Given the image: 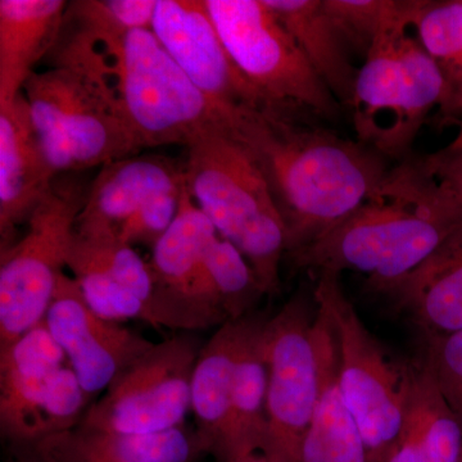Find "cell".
<instances>
[{"label": "cell", "mask_w": 462, "mask_h": 462, "mask_svg": "<svg viewBox=\"0 0 462 462\" xmlns=\"http://www.w3.org/2000/svg\"><path fill=\"white\" fill-rule=\"evenodd\" d=\"M234 134L263 170L287 226V254L311 245L382 188L388 160L358 141L293 116L245 109Z\"/></svg>", "instance_id": "cell-1"}, {"label": "cell", "mask_w": 462, "mask_h": 462, "mask_svg": "<svg viewBox=\"0 0 462 462\" xmlns=\"http://www.w3.org/2000/svg\"><path fill=\"white\" fill-rule=\"evenodd\" d=\"M51 54L53 67L35 72L23 94L53 172L103 167L142 151L116 90L112 60L72 38L60 39Z\"/></svg>", "instance_id": "cell-2"}, {"label": "cell", "mask_w": 462, "mask_h": 462, "mask_svg": "<svg viewBox=\"0 0 462 462\" xmlns=\"http://www.w3.org/2000/svg\"><path fill=\"white\" fill-rule=\"evenodd\" d=\"M419 5L420 0H389L349 103L358 142L398 163L411 156L422 125L446 93L437 63L413 32Z\"/></svg>", "instance_id": "cell-3"}, {"label": "cell", "mask_w": 462, "mask_h": 462, "mask_svg": "<svg viewBox=\"0 0 462 462\" xmlns=\"http://www.w3.org/2000/svg\"><path fill=\"white\" fill-rule=\"evenodd\" d=\"M461 226L442 207L383 182L357 211L289 256L297 266L319 273H364L374 291L391 294Z\"/></svg>", "instance_id": "cell-4"}, {"label": "cell", "mask_w": 462, "mask_h": 462, "mask_svg": "<svg viewBox=\"0 0 462 462\" xmlns=\"http://www.w3.org/2000/svg\"><path fill=\"white\" fill-rule=\"evenodd\" d=\"M187 148L191 199L218 236L239 249L266 294L278 293L287 226L257 161L234 132L207 134Z\"/></svg>", "instance_id": "cell-5"}, {"label": "cell", "mask_w": 462, "mask_h": 462, "mask_svg": "<svg viewBox=\"0 0 462 462\" xmlns=\"http://www.w3.org/2000/svg\"><path fill=\"white\" fill-rule=\"evenodd\" d=\"M115 87L142 149L189 147L207 134L234 132L240 112L190 80L152 30H134L112 51Z\"/></svg>", "instance_id": "cell-6"}, {"label": "cell", "mask_w": 462, "mask_h": 462, "mask_svg": "<svg viewBox=\"0 0 462 462\" xmlns=\"http://www.w3.org/2000/svg\"><path fill=\"white\" fill-rule=\"evenodd\" d=\"M314 300L333 327L340 392L363 434L369 462H385L402 430L416 365L397 360L367 329L343 291L339 273H320Z\"/></svg>", "instance_id": "cell-7"}, {"label": "cell", "mask_w": 462, "mask_h": 462, "mask_svg": "<svg viewBox=\"0 0 462 462\" xmlns=\"http://www.w3.org/2000/svg\"><path fill=\"white\" fill-rule=\"evenodd\" d=\"M206 5L234 65L266 109L329 120L339 115L340 103L263 0H206Z\"/></svg>", "instance_id": "cell-8"}, {"label": "cell", "mask_w": 462, "mask_h": 462, "mask_svg": "<svg viewBox=\"0 0 462 462\" xmlns=\"http://www.w3.org/2000/svg\"><path fill=\"white\" fill-rule=\"evenodd\" d=\"M88 189L56 179L27 221L25 236L0 254V351L44 320L67 267Z\"/></svg>", "instance_id": "cell-9"}, {"label": "cell", "mask_w": 462, "mask_h": 462, "mask_svg": "<svg viewBox=\"0 0 462 462\" xmlns=\"http://www.w3.org/2000/svg\"><path fill=\"white\" fill-rule=\"evenodd\" d=\"M89 402L44 320L0 351V428L14 446L78 427Z\"/></svg>", "instance_id": "cell-10"}, {"label": "cell", "mask_w": 462, "mask_h": 462, "mask_svg": "<svg viewBox=\"0 0 462 462\" xmlns=\"http://www.w3.org/2000/svg\"><path fill=\"white\" fill-rule=\"evenodd\" d=\"M315 318L309 298L298 293L264 321L267 436L263 454L272 462H302L303 439L320 389Z\"/></svg>", "instance_id": "cell-11"}, {"label": "cell", "mask_w": 462, "mask_h": 462, "mask_svg": "<svg viewBox=\"0 0 462 462\" xmlns=\"http://www.w3.org/2000/svg\"><path fill=\"white\" fill-rule=\"evenodd\" d=\"M202 346L190 336L154 343L90 404L80 427L153 434L184 427L191 410V380Z\"/></svg>", "instance_id": "cell-12"}, {"label": "cell", "mask_w": 462, "mask_h": 462, "mask_svg": "<svg viewBox=\"0 0 462 462\" xmlns=\"http://www.w3.org/2000/svg\"><path fill=\"white\" fill-rule=\"evenodd\" d=\"M218 236L185 185L178 216L149 263L170 329H208L227 322L207 281V254Z\"/></svg>", "instance_id": "cell-13"}, {"label": "cell", "mask_w": 462, "mask_h": 462, "mask_svg": "<svg viewBox=\"0 0 462 462\" xmlns=\"http://www.w3.org/2000/svg\"><path fill=\"white\" fill-rule=\"evenodd\" d=\"M44 321L90 400L154 346L120 322L97 315L78 282L66 273L58 282Z\"/></svg>", "instance_id": "cell-14"}, {"label": "cell", "mask_w": 462, "mask_h": 462, "mask_svg": "<svg viewBox=\"0 0 462 462\" xmlns=\"http://www.w3.org/2000/svg\"><path fill=\"white\" fill-rule=\"evenodd\" d=\"M152 32L209 98L233 111L266 109L234 65L206 0H157Z\"/></svg>", "instance_id": "cell-15"}, {"label": "cell", "mask_w": 462, "mask_h": 462, "mask_svg": "<svg viewBox=\"0 0 462 462\" xmlns=\"http://www.w3.org/2000/svg\"><path fill=\"white\" fill-rule=\"evenodd\" d=\"M58 176L33 126L29 103L21 93L0 106V236L2 249L41 205Z\"/></svg>", "instance_id": "cell-16"}, {"label": "cell", "mask_w": 462, "mask_h": 462, "mask_svg": "<svg viewBox=\"0 0 462 462\" xmlns=\"http://www.w3.org/2000/svg\"><path fill=\"white\" fill-rule=\"evenodd\" d=\"M185 182L184 163L145 154L107 163L88 189L75 233L88 238H118L123 225L148 199Z\"/></svg>", "instance_id": "cell-17"}, {"label": "cell", "mask_w": 462, "mask_h": 462, "mask_svg": "<svg viewBox=\"0 0 462 462\" xmlns=\"http://www.w3.org/2000/svg\"><path fill=\"white\" fill-rule=\"evenodd\" d=\"M30 448L44 462H197L200 455L209 452L202 434L185 427L126 434L78 425Z\"/></svg>", "instance_id": "cell-18"}, {"label": "cell", "mask_w": 462, "mask_h": 462, "mask_svg": "<svg viewBox=\"0 0 462 462\" xmlns=\"http://www.w3.org/2000/svg\"><path fill=\"white\" fill-rule=\"evenodd\" d=\"M320 389L303 439L302 462H369L363 434L343 400L338 379V346L327 315L316 307L314 322Z\"/></svg>", "instance_id": "cell-19"}, {"label": "cell", "mask_w": 462, "mask_h": 462, "mask_svg": "<svg viewBox=\"0 0 462 462\" xmlns=\"http://www.w3.org/2000/svg\"><path fill=\"white\" fill-rule=\"evenodd\" d=\"M69 3L0 0V106L23 93L33 67L53 50Z\"/></svg>", "instance_id": "cell-20"}, {"label": "cell", "mask_w": 462, "mask_h": 462, "mask_svg": "<svg viewBox=\"0 0 462 462\" xmlns=\"http://www.w3.org/2000/svg\"><path fill=\"white\" fill-rule=\"evenodd\" d=\"M260 319L245 316L227 321L200 349L191 380V411L207 440L218 455L229 425L231 397L240 356Z\"/></svg>", "instance_id": "cell-21"}, {"label": "cell", "mask_w": 462, "mask_h": 462, "mask_svg": "<svg viewBox=\"0 0 462 462\" xmlns=\"http://www.w3.org/2000/svg\"><path fill=\"white\" fill-rule=\"evenodd\" d=\"M389 296L427 336L462 331V226Z\"/></svg>", "instance_id": "cell-22"}, {"label": "cell", "mask_w": 462, "mask_h": 462, "mask_svg": "<svg viewBox=\"0 0 462 462\" xmlns=\"http://www.w3.org/2000/svg\"><path fill=\"white\" fill-rule=\"evenodd\" d=\"M293 36L306 60L340 106L349 107L358 69L352 63L351 44L324 0H263Z\"/></svg>", "instance_id": "cell-23"}, {"label": "cell", "mask_w": 462, "mask_h": 462, "mask_svg": "<svg viewBox=\"0 0 462 462\" xmlns=\"http://www.w3.org/2000/svg\"><path fill=\"white\" fill-rule=\"evenodd\" d=\"M385 462H462V427L420 361L402 430Z\"/></svg>", "instance_id": "cell-24"}, {"label": "cell", "mask_w": 462, "mask_h": 462, "mask_svg": "<svg viewBox=\"0 0 462 462\" xmlns=\"http://www.w3.org/2000/svg\"><path fill=\"white\" fill-rule=\"evenodd\" d=\"M264 321H258L236 369L231 397L229 425L218 457L233 462L261 452L267 436V366L264 361L263 331Z\"/></svg>", "instance_id": "cell-25"}, {"label": "cell", "mask_w": 462, "mask_h": 462, "mask_svg": "<svg viewBox=\"0 0 462 462\" xmlns=\"http://www.w3.org/2000/svg\"><path fill=\"white\" fill-rule=\"evenodd\" d=\"M413 32L445 80L440 111L462 117V0H420Z\"/></svg>", "instance_id": "cell-26"}, {"label": "cell", "mask_w": 462, "mask_h": 462, "mask_svg": "<svg viewBox=\"0 0 462 462\" xmlns=\"http://www.w3.org/2000/svg\"><path fill=\"white\" fill-rule=\"evenodd\" d=\"M67 267L75 270H94L129 289L144 300L156 314L160 328H170L169 320L158 297L156 282L151 264L141 254L118 238L99 236L88 238L75 233L67 258Z\"/></svg>", "instance_id": "cell-27"}, {"label": "cell", "mask_w": 462, "mask_h": 462, "mask_svg": "<svg viewBox=\"0 0 462 462\" xmlns=\"http://www.w3.org/2000/svg\"><path fill=\"white\" fill-rule=\"evenodd\" d=\"M387 182L397 189L436 203L462 223V148L410 156L392 167Z\"/></svg>", "instance_id": "cell-28"}, {"label": "cell", "mask_w": 462, "mask_h": 462, "mask_svg": "<svg viewBox=\"0 0 462 462\" xmlns=\"http://www.w3.org/2000/svg\"><path fill=\"white\" fill-rule=\"evenodd\" d=\"M156 7L157 0H79L69 3L65 21L109 53L134 30H151Z\"/></svg>", "instance_id": "cell-29"}, {"label": "cell", "mask_w": 462, "mask_h": 462, "mask_svg": "<svg viewBox=\"0 0 462 462\" xmlns=\"http://www.w3.org/2000/svg\"><path fill=\"white\" fill-rule=\"evenodd\" d=\"M207 281L216 305L226 321L249 315L266 294L256 273L229 240L218 236L206 258Z\"/></svg>", "instance_id": "cell-30"}, {"label": "cell", "mask_w": 462, "mask_h": 462, "mask_svg": "<svg viewBox=\"0 0 462 462\" xmlns=\"http://www.w3.org/2000/svg\"><path fill=\"white\" fill-rule=\"evenodd\" d=\"M72 278L90 309L106 320H139L160 328L153 310L135 293L118 284L105 273L94 270H75Z\"/></svg>", "instance_id": "cell-31"}, {"label": "cell", "mask_w": 462, "mask_h": 462, "mask_svg": "<svg viewBox=\"0 0 462 462\" xmlns=\"http://www.w3.org/2000/svg\"><path fill=\"white\" fill-rule=\"evenodd\" d=\"M421 361L462 427V331L427 336Z\"/></svg>", "instance_id": "cell-32"}, {"label": "cell", "mask_w": 462, "mask_h": 462, "mask_svg": "<svg viewBox=\"0 0 462 462\" xmlns=\"http://www.w3.org/2000/svg\"><path fill=\"white\" fill-rule=\"evenodd\" d=\"M184 188L185 182L181 187L161 191L148 199L123 225L118 231V239L132 247L142 245L153 248L178 216Z\"/></svg>", "instance_id": "cell-33"}, {"label": "cell", "mask_w": 462, "mask_h": 462, "mask_svg": "<svg viewBox=\"0 0 462 462\" xmlns=\"http://www.w3.org/2000/svg\"><path fill=\"white\" fill-rule=\"evenodd\" d=\"M324 5L352 50L366 57L384 21L389 0H324Z\"/></svg>", "instance_id": "cell-34"}, {"label": "cell", "mask_w": 462, "mask_h": 462, "mask_svg": "<svg viewBox=\"0 0 462 462\" xmlns=\"http://www.w3.org/2000/svg\"><path fill=\"white\" fill-rule=\"evenodd\" d=\"M14 454L11 456L9 462H44L38 456L33 454V451L30 447L25 446H14Z\"/></svg>", "instance_id": "cell-35"}, {"label": "cell", "mask_w": 462, "mask_h": 462, "mask_svg": "<svg viewBox=\"0 0 462 462\" xmlns=\"http://www.w3.org/2000/svg\"><path fill=\"white\" fill-rule=\"evenodd\" d=\"M449 145L455 148H462V117L460 120V129H458L457 135H456V138L451 142V144Z\"/></svg>", "instance_id": "cell-36"}]
</instances>
